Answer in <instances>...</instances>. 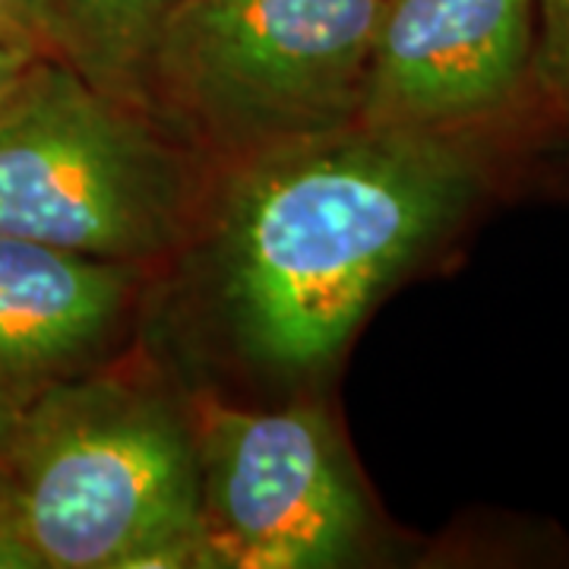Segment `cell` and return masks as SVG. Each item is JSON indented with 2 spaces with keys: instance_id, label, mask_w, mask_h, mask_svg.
<instances>
[{
  "instance_id": "13",
  "label": "cell",
  "mask_w": 569,
  "mask_h": 569,
  "mask_svg": "<svg viewBox=\"0 0 569 569\" xmlns=\"http://www.w3.org/2000/svg\"><path fill=\"white\" fill-rule=\"evenodd\" d=\"M10 421H13V418L0 411V443H3V433H7V427H10Z\"/></svg>"
},
{
  "instance_id": "5",
  "label": "cell",
  "mask_w": 569,
  "mask_h": 569,
  "mask_svg": "<svg viewBox=\"0 0 569 569\" xmlns=\"http://www.w3.org/2000/svg\"><path fill=\"white\" fill-rule=\"evenodd\" d=\"M209 569H320L365 531V497L320 408L253 411L187 399Z\"/></svg>"
},
{
  "instance_id": "2",
  "label": "cell",
  "mask_w": 569,
  "mask_h": 569,
  "mask_svg": "<svg viewBox=\"0 0 569 569\" xmlns=\"http://www.w3.org/2000/svg\"><path fill=\"white\" fill-rule=\"evenodd\" d=\"M41 569H206L187 402L156 380L82 370L13 415L0 443Z\"/></svg>"
},
{
  "instance_id": "8",
  "label": "cell",
  "mask_w": 569,
  "mask_h": 569,
  "mask_svg": "<svg viewBox=\"0 0 569 569\" xmlns=\"http://www.w3.org/2000/svg\"><path fill=\"white\" fill-rule=\"evenodd\" d=\"M181 0H48L54 58L121 102L142 104L152 48Z\"/></svg>"
},
{
  "instance_id": "3",
  "label": "cell",
  "mask_w": 569,
  "mask_h": 569,
  "mask_svg": "<svg viewBox=\"0 0 569 569\" xmlns=\"http://www.w3.org/2000/svg\"><path fill=\"white\" fill-rule=\"evenodd\" d=\"M203 159L58 58L0 102V234L146 266L203 216Z\"/></svg>"
},
{
  "instance_id": "9",
  "label": "cell",
  "mask_w": 569,
  "mask_h": 569,
  "mask_svg": "<svg viewBox=\"0 0 569 569\" xmlns=\"http://www.w3.org/2000/svg\"><path fill=\"white\" fill-rule=\"evenodd\" d=\"M531 89L569 123V0H535Z\"/></svg>"
},
{
  "instance_id": "11",
  "label": "cell",
  "mask_w": 569,
  "mask_h": 569,
  "mask_svg": "<svg viewBox=\"0 0 569 569\" xmlns=\"http://www.w3.org/2000/svg\"><path fill=\"white\" fill-rule=\"evenodd\" d=\"M0 569H41L39 557L32 553V548L22 538L3 466H0Z\"/></svg>"
},
{
  "instance_id": "10",
  "label": "cell",
  "mask_w": 569,
  "mask_h": 569,
  "mask_svg": "<svg viewBox=\"0 0 569 569\" xmlns=\"http://www.w3.org/2000/svg\"><path fill=\"white\" fill-rule=\"evenodd\" d=\"M0 41L54 58L48 0H0Z\"/></svg>"
},
{
  "instance_id": "7",
  "label": "cell",
  "mask_w": 569,
  "mask_h": 569,
  "mask_svg": "<svg viewBox=\"0 0 569 569\" xmlns=\"http://www.w3.org/2000/svg\"><path fill=\"white\" fill-rule=\"evenodd\" d=\"M142 266L0 234V411L89 370L133 305Z\"/></svg>"
},
{
  "instance_id": "4",
  "label": "cell",
  "mask_w": 569,
  "mask_h": 569,
  "mask_svg": "<svg viewBox=\"0 0 569 569\" xmlns=\"http://www.w3.org/2000/svg\"><path fill=\"white\" fill-rule=\"evenodd\" d=\"M383 0H181L152 48L146 111L200 159L358 121Z\"/></svg>"
},
{
  "instance_id": "1",
  "label": "cell",
  "mask_w": 569,
  "mask_h": 569,
  "mask_svg": "<svg viewBox=\"0 0 569 569\" xmlns=\"http://www.w3.org/2000/svg\"><path fill=\"white\" fill-rule=\"evenodd\" d=\"M212 288L238 348L301 377L332 365L408 266L449 238L490 181L481 130L351 121L222 164Z\"/></svg>"
},
{
  "instance_id": "12",
  "label": "cell",
  "mask_w": 569,
  "mask_h": 569,
  "mask_svg": "<svg viewBox=\"0 0 569 569\" xmlns=\"http://www.w3.org/2000/svg\"><path fill=\"white\" fill-rule=\"evenodd\" d=\"M39 58H44V54H36L29 48L0 41V102L13 92V86L22 80V73L39 61Z\"/></svg>"
},
{
  "instance_id": "6",
  "label": "cell",
  "mask_w": 569,
  "mask_h": 569,
  "mask_svg": "<svg viewBox=\"0 0 569 569\" xmlns=\"http://www.w3.org/2000/svg\"><path fill=\"white\" fill-rule=\"evenodd\" d=\"M535 0H383L358 121L466 133L531 89Z\"/></svg>"
}]
</instances>
